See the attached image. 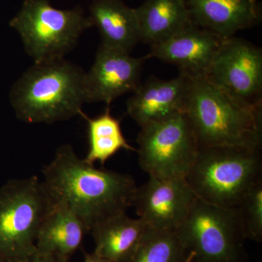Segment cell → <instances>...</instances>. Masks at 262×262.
<instances>
[{
    "label": "cell",
    "mask_w": 262,
    "mask_h": 262,
    "mask_svg": "<svg viewBox=\"0 0 262 262\" xmlns=\"http://www.w3.org/2000/svg\"><path fill=\"white\" fill-rule=\"evenodd\" d=\"M56 203L35 176L12 179L0 188V262L35 251L39 229Z\"/></svg>",
    "instance_id": "5b68a950"
},
{
    "label": "cell",
    "mask_w": 262,
    "mask_h": 262,
    "mask_svg": "<svg viewBox=\"0 0 262 262\" xmlns=\"http://www.w3.org/2000/svg\"><path fill=\"white\" fill-rule=\"evenodd\" d=\"M195 198L185 179L149 177L144 185L136 188L132 206L150 228L174 232Z\"/></svg>",
    "instance_id": "30bf717a"
},
{
    "label": "cell",
    "mask_w": 262,
    "mask_h": 262,
    "mask_svg": "<svg viewBox=\"0 0 262 262\" xmlns=\"http://www.w3.org/2000/svg\"><path fill=\"white\" fill-rule=\"evenodd\" d=\"M191 78L179 73L171 80L152 77L140 84L126 103L129 116L142 127L184 113Z\"/></svg>",
    "instance_id": "4fadbf2b"
},
{
    "label": "cell",
    "mask_w": 262,
    "mask_h": 262,
    "mask_svg": "<svg viewBox=\"0 0 262 262\" xmlns=\"http://www.w3.org/2000/svg\"><path fill=\"white\" fill-rule=\"evenodd\" d=\"M83 262H111L105 259L101 256H98L94 252L91 253H84V259Z\"/></svg>",
    "instance_id": "603a6c76"
},
{
    "label": "cell",
    "mask_w": 262,
    "mask_h": 262,
    "mask_svg": "<svg viewBox=\"0 0 262 262\" xmlns=\"http://www.w3.org/2000/svg\"><path fill=\"white\" fill-rule=\"evenodd\" d=\"M192 257L172 231L149 228L130 262H191Z\"/></svg>",
    "instance_id": "ffe728a7"
},
{
    "label": "cell",
    "mask_w": 262,
    "mask_h": 262,
    "mask_svg": "<svg viewBox=\"0 0 262 262\" xmlns=\"http://www.w3.org/2000/svg\"><path fill=\"white\" fill-rule=\"evenodd\" d=\"M246 239L262 241V181L244 196L237 207Z\"/></svg>",
    "instance_id": "44dd1931"
},
{
    "label": "cell",
    "mask_w": 262,
    "mask_h": 262,
    "mask_svg": "<svg viewBox=\"0 0 262 262\" xmlns=\"http://www.w3.org/2000/svg\"><path fill=\"white\" fill-rule=\"evenodd\" d=\"M194 25L224 39L259 21V11L252 0H186Z\"/></svg>",
    "instance_id": "5bb4252c"
},
{
    "label": "cell",
    "mask_w": 262,
    "mask_h": 262,
    "mask_svg": "<svg viewBox=\"0 0 262 262\" xmlns=\"http://www.w3.org/2000/svg\"><path fill=\"white\" fill-rule=\"evenodd\" d=\"M226 39L193 24L167 40L151 46L146 58L177 66L180 73L191 78H206Z\"/></svg>",
    "instance_id": "7c38bea8"
},
{
    "label": "cell",
    "mask_w": 262,
    "mask_h": 262,
    "mask_svg": "<svg viewBox=\"0 0 262 262\" xmlns=\"http://www.w3.org/2000/svg\"><path fill=\"white\" fill-rule=\"evenodd\" d=\"M136 11L141 42L150 46L193 25L186 0H146Z\"/></svg>",
    "instance_id": "ac0fdd59"
},
{
    "label": "cell",
    "mask_w": 262,
    "mask_h": 262,
    "mask_svg": "<svg viewBox=\"0 0 262 262\" xmlns=\"http://www.w3.org/2000/svg\"><path fill=\"white\" fill-rule=\"evenodd\" d=\"M10 26L18 33L34 63L64 58L84 31L92 27L80 6L58 9L51 0H24Z\"/></svg>",
    "instance_id": "8992f818"
},
{
    "label": "cell",
    "mask_w": 262,
    "mask_h": 262,
    "mask_svg": "<svg viewBox=\"0 0 262 262\" xmlns=\"http://www.w3.org/2000/svg\"><path fill=\"white\" fill-rule=\"evenodd\" d=\"M90 18L101 34L103 47L129 53L141 42L136 9L122 0H94Z\"/></svg>",
    "instance_id": "9a60e30c"
},
{
    "label": "cell",
    "mask_w": 262,
    "mask_h": 262,
    "mask_svg": "<svg viewBox=\"0 0 262 262\" xmlns=\"http://www.w3.org/2000/svg\"><path fill=\"white\" fill-rule=\"evenodd\" d=\"M147 58L100 46L94 64L84 72L85 103L104 102L107 106L122 95L133 93L141 84Z\"/></svg>",
    "instance_id": "8fae6325"
},
{
    "label": "cell",
    "mask_w": 262,
    "mask_h": 262,
    "mask_svg": "<svg viewBox=\"0 0 262 262\" xmlns=\"http://www.w3.org/2000/svg\"><path fill=\"white\" fill-rule=\"evenodd\" d=\"M88 233L89 229L70 207L64 202L57 201L39 229L36 249L68 262L82 247Z\"/></svg>",
    "instance_id": "2e32d148"
},
{
    "label": "cell",
    "mask_w": 262,
    "mask_h": 262,
    "mask_svg": "<svg viewBox=\"0 0 262 262\" xmlns=\"http://www.w3.org/2000/svg\"><path fill=\"white\" fill-rule=\"evenodd\" d=\"M184 113L200 149L237 146L261 149V106L239 102L206 77L191 78Z\"/></svg>",
    "instance_id": "7a4b0ae2"
},
{
    "label": "cell",
    "mask_w": 262,
    "mask_h": 262,
    "mask_svg": "<svg viewBox=\"0 0 262 262\" xmlns=\"http://www.w3.org/2000/svg\"><path fill=\"white\" fill-rule=\"evenodd\" d=\"M139 163L149 177L185 179L200 147L184 113L141 127Z\"/></svg>",
    "instance_id": "ba28073f"
},
{
    "label": "cell",
    "mask_w": 262,
    "mask_h": 262,
    "mask_svg": "<svg viewBox=\"0 0 262 262\" xmlns=\"http://www.w3.org/2000/svg\"><path fill=\"white\" fill-rule=\"evenodd\" d=\"M83 70L65 58L37 62L13 86L10 101L19 120L52 124L82 113Z\"/></svg>",
    "instance_id": "3957f363"
},
{
    "label": "cell",
    "mask_w": 262,
    "mask_h": 262,
    "mask_svg": "<svg viewBox=\"0 0 262 262\" xmlns=\"http://www.w3.org/2000/svg\"><path fill=\"white\" fill-rule=\"evenodd\" d=\"M252 1H254L255 2V0H252Z\"/></svg>",
    "instance_id": "cb8c5ba5"
},
{
    "label": "cell",
    "mask_w": 262,
    "mask_h": 262,
    "mask_svg": "<svg viewBox=\"0 0 262 262\" xmlns=\"http://www.w3.org/2000/svg\"><path fill=\"white\" fill-rule=\"evenodd\" d=\"M6 262H67L59 259V258L50 256V255L42 254L38 252L37 249L29 253L27 256L22 257L15 258Z\"/></svg>",
    "instance_id": "7402d4cb"
},
{
    "label": "cell",
    "mask_w": 262,
    "mask_h": 262,
    "mask_svg": "<svg viewBox=\"0 0 262 262\" xmlns=\"http://www.w3.org/2000/svg\"><path fill=\"white\" fill-rule=\"evenodd\" d=\"M149 228L140 219H131L126 213L110 217L90 232L96 246L94 252L111 262H130Z\"/></svg>",
    "instance_id": "e0dca14e"
},
{
    "label": "cell",
    "mask_w": 262,
    "mask_h": 262,
    "mask_svg": "<svg viewBox=\"0 0 262 262\" xmlns=\"http://www.w3.org/2000/svg\"><path fill=\"white\" fill-rule=\"evenodd\" d=\"M42 173L54 199L67 203L89 233L96 224L126 213L137 188L131 176L96 168L79 158L70 144L58 147Z\"/></svg>",
    "instance_id": "6da1fadb"
},
{
    "label": "cell",
    "mask_w": 262,
    "mask_h": 262,
    "mask_svg": "<svg viewBox=\"0 0 262 262\" xmlns=\"http://www.w3.org/2000/svg\"><path fill=\"white\" fill-rule=\"evenodd\" d=\"M175 233L191 262H246L244 228L237 208L215 206L196 198Z\"/></svg>",
    "instance_id": "52a82bcc"
},
{
    "label": "cell",
    "mask_w": 262,
    "mask_h": 262,
    "mask_svg": "<svg viewBox=\"0 0 262 262\" xmlns=\"http://www.w3.org/2000/svg\"><path fill=\"white\" fill-rule=\"evenodd\" d=\"M260 151L237 146L201 148L186 181L202 201L237 208L248 192L262 181Z\"/></svg>",
    "instance_id": "277c9868"
},
{
    "label": "cell",
    "mask_w": 262,
    "mask_h": 262,
    "mask_svg": "<svg viewBox=\"0 0 262 262\" xmlns=\"http://www.w3.org/2000/svg\"><path fill=\"white\" fill-rule=\"evenodd\" d=\"M81 116L88 124L89 149L84 160L90 164H104L120 150L136 151L127 142L122 134L120 121L110 113V106L104 113L94 118H89L83 113Z\"/></svg>",
    "instance_id": "d6986e66"
},
{
    "label": "cell",
    "mask_w": 262,
    "mask_h": 262,
    "mask_svg": "<svg viewBox=\"0 0 262 262\" xmlns=\"http://www.w3.org/2000/svg\"><path fill=\"white\" fill-rule=\"evenodd\" d=\"M206 78L239 102L261 106V48L241 38L226 39Z\"/></svg>",
    "instance_id": "9c48e42d"
}]
</instances>
